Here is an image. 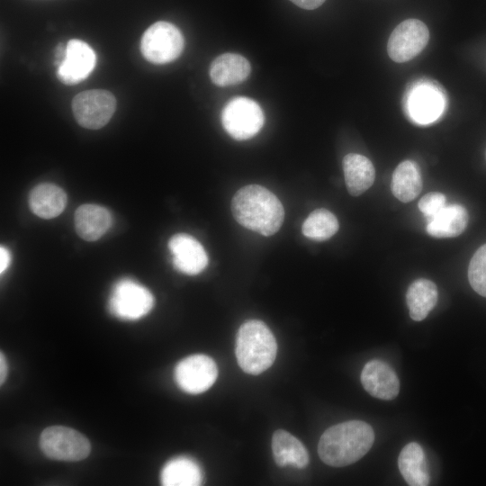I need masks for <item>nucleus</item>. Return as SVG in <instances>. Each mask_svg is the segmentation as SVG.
<instances>
[{
  "label": "nucleus",
  "mask_w": 486,
  "mask_h": 486,
  "mask_svg": "<svg viewBox=\"0 0 486 486\" xmlns=\"http://www.w3.org/2000/svg\"><path fill=\"white\" fill-rule=\"evenodd\" d=\"M231 212L240 225L263 236L276 233L284 219L280 200L259 184L240 188L232 198Z\"/></svg>",
  "instance_id": "nucleus-1"
},
{
  "label": "nucleus",
  "mask_w": 486,
  "mask_h": 486,
  "mask_svg": "<svg viewBox=\"0 0 486 486\" xmlns=\"http://www.w3.org/2000/svg\"><path fill=\"white\" fill-rule=\"evenodd\" d=\"M374 441L373 428L361 420H349L328 428L320 436L318 454L333 467L352 464L361 459Z\"/></svg>",
  "instance_id": "nucleus-2"
},
{
  "label": "nucleus",
  "mask_w": 486,
  "mask_h": 486,
  "mask_svg": "<svg viewBox=\"0 0 486 486\" xmlns=\"http://www.w3.org/2000/svg\"><path fill=\"white\" fill-rule=\"evenodd\" d=\"M235 353L238 364L245 373L259 374L274 362L275 338L263 321L248 320L238 330Z\"/></svg>",
  "instance_id": "nucleus-3"
},
{
  "label": "nucleus",
  "mask_w": 486,
  "mask_h": 486,
  "mask_svg": "<svg viewBox=\"0 0 486 486\" xmlns=\"http://www.w3.org/2000/svg\"><path fill=\"white\" fill-rule=\"evenodd\" d=\"M184 46V36L174 24L159 21L143 33L140 50L143 57L153 64H166L176 59Z\"/></svg>",
  "instance_id": "nucleus-4"
},
{
  "label": "nucleus",
  "mask_w": 486,
  "mask_h": 486,
  "mask_svg": "<svg viewBox=\"0 0 486 486\" xmlns=\"http://www.w3.org/2000/svg\"><path fill=\"white\" fill-rule=\"evenodd\" d=\"M223 128L237 140L251 139L265 123L260 105L253 99L238 96L230 100L220 114Z\"/></svg>",
  "instance_id": "nucleus-5"
},
{
  "label": "nucleus",
  "mask_w": 486,
  "mask_h": 486,
  "mask_svg": "<svg viewBox=\"0 0 486 486\" xmlns=\"http://www.w3.org/2000/svg\"><path fill=\"white\" fill-rule=\"evenodd\" d=\"M40 446L46 456L58 461H80L91 451L89 440L77 430L64 426L45 428L40 436Z\"/></svg>",
  "instance_id": "nucleus-6"
},
{
  "label": "nucleus",
  "mask_w": 486,
  "mask_h": 486,
  "mask_svg": "<svg viewBox=\"0 0 486 486\" xmlns=\"http://www.w3.org/2000/svg\"><path fill=\"white\" fill-rule=\"evenodd\" d=\"M154 306V297L142 284L124 278L112 290L109 310L115 317L124 320H137L146 316Z\"/></svg>",
  "instance_id": "nucleus-7"
},
{
  "label": "nucleus",
  "mask_w": 486,
  "mask_h": 486,
  "mask_svg": "<svg viewBox=\"0 0 486 486\" xmlns=\"http://www.w3.org/2000/svg\"><path fill=\"white\" fill-rule=\"evenodd\" d=\"M116 109L114 95L104 89H91L77 94L72 101L74 116L84 128L98 130L105 126Z\"/></svg>",
  "instance_id": "nucleus-8"
},
{
  "label": "nucleus",
  "mask_w": 486,
  "mask_h": 486,
  "mask_svg": "<svg viewBox=\"0 0 486 486\" xmlns=\"http://www.w3.org/2000/svg\"><path fill=\"white\" fill-rule=\"evenodd\" d=\"M429 31L420 20L410 18L398 24L387 42L389 57L395 62H407L418 56L427 46Z\"/></svg>",
  "instance_id": "nucleus-9"
},
{
  "label": "nucleus",
  "mask_w": 486,
  "mask_h": 486,
  "mask_svg": "<svg viewBox=\"0 0 486 486\" xmlns=\"http://www.w3.org/2000/svg\"><path fill=\"white\" fill-rule=\"evenodd\" d=\"M218 368L212 358L197 354L181 360L175 369V379L181 390L190 394H199L215 382Z\"/></svg>",
  "instance_id": "nucleus-10"
},
{
  "label": "nucleus",
  "mask_w": 486,
  "mask_h": 486,
  "mask_svg": "<svg viewBox=\"0 0 486 486\" xmlns=\"http://www.w3.org/2000/svg\"><path fill=\"white\" fill-rule=\"evenodd\" d=\"M445 94L440 86L431 81L418 82L408 94L410 116L418 123H429L437 119L445 108Z\"/></svg>",
  "instance_id": "nucleus-11"
},
{
  "label": "nucleus",
  "mask_w": 486,
  "mask_h": 486,
  "mask_svg": "<svg viewBox=\"0 0 486 486\" xmlns=\"http://www.w3.org/2000/svg\"><path fill=\"white\" fill-rule=\"evenodd\" d=\"M96 55L85 41L72 39L66 47L64 58L58 65L57 76L66 85H75L85 80L94 70Z\"/></svg>",
  "instance_id": "nucleus-12"
},
{
  "label": "nucleus",
  "mask_w": 486,
  "mask_h": 486,
  "mask_svg": "<svg viewBox=\"0 0 486 486\" xmlns=\"http://www.w3.org/2000/svg\"><path fill=\"white\" fill-rule=\"evenodd\" d=\"M168 248L175 268L183 274L195 275L207 266L208 256L204 248L191 235H174L168 241Z\"/></svg>",
  "instance_id": "nucleus-13"
},
{
  "label": "nucleus",
  "mask_w": 486,
  "mask_h": 486,
  "mask_svg": "<svg viewBox=\"0 0 486 486\" xmlns=\"http://www.w3.org/2000/svg\"><path fill=\"white\" fill-rule=\"evenodd\" d=\"M361 382L373 397L390 400L400 392V381L393 369L385 362L374 359L365 364L361 373Z\"/></svg>",
  "instance_id": "nucleus-14"
},
{
  "label": "nucleus",
  "mask_w": 486,
  "mask_h": 486,
  "mask_svg": "<svg viewBox=\"0 0 486 486\" xmlns=\"http://www.w3.org/2000/svg\"><path fill=\"white\" fill-rule=\"evenodd\" d=\"M112 219L110 212L97 204H83L75 213L76 231L86 241H95L111 228Z\"/></svg>",
  "instance_id": "nucleus-15"
},
{
  "label": "nucleus",
  "mask_w": 486,
  "mask_h": 486,
  "mask_svg": "<svg viewBox=\"0 0 486 486\" xmlns=\"http://www.w3.org/2000/svg\"><path fill=\"white\" fill-rule=\"evenodd\" d=\"M251 71L249 61L238 53H224L211 64L210 77L218 86L238 85L245 81Z\"/></svg>",
  "instance_id": "nucleus-16"
},
{
  "label": "nucleus",
  "mask_w": 486,
  "mask_h": 486,
  "mask_svg": "<svg viewBox=\"0 0 486 486\" xmlns=\"http://www.w3.org/2000/svg\"><path fill=\"white\" fill-rule=\"evenodd\" d=\"M467 223L468 212L463 205L446 204L428 220L427 232L434 238H453L462 234Z\"/></svg>",
  "instance_id": "nucleus-17"
},
{
  "label": "nucleus",
  "mask_w": 486,
  "mask_h": 486,
  "mask_svg": "<svg viewBox=\"0 0 486 486\" xmlns=\"http://www.w3.org/2000/svg\"><path fill=\"white\" fill-rule=\"evenodd\" d=\"M342 166L346 185L351 195H361L374 184L375 170L368 158L349 153L344 157Z\"/></svg>",
  "instance_id": "nucleus-18"
},
{
  "label": "nucleus",
  "mask_w": 486,
  "mask_h": 486,
  "mask_svg": "<svg viewBox=\"0 0 486 486\" xmlns=\"http://www.w3.org/2000/svg\"><path fill=\"white\" fill-rule=\"evenodd\" d=\"M67 201L65 191L50 183L36 185L29 196V205L32 212L42 219H52L58 216L64 211Z\"/></svg>",
  "instance_id": "nucleus-19"
},
{
  "label": "nucleus",
  "mask_w": 486,
  "mask_h": 486,
  "mask_svg": "<svg viewBox=\"0 0 486 486\" xmlns=\"http://www.w3.org/2000/svg\"><path fill=\"white\" fill-rule=\"evenodd\" d=\"M272 451L278 466L291 464L302 469L309 464V454L303 444L284 429H278L273 434Z\"/></svg>",
  "instance_id": "nucleus-20"
},
{
  "label": "nucleus",
  "mask_w": 486,
  "mask_h": 486,
  "mask_svg": "<svg viewBox=\"0 0 486 486\" xmlns=\"http://www.w3.org/2000/svg\"><path fill=\"white\" fill-rule=\"evenodd\" d=\"M399 470L410 486H426L429 484L425 453L416 442L406 445L398 458Z\"/></svg>",
  "instance_id": "nucleus-21"
},
{
  "label": "nucleus",
  "mask_w": 486,
  "mask_h": 486,
  "mask_svg": "<svg viewBox=\"0 0 486 486\" xmlns=\"http://www.w3.org/2000/svg\"><path fill=\"white\" fill-rule=\"evenodd\" d=\"M202 481L200 465L187 456L169 460L161 471V483L165 486H197Z\"/></svg>",
  "instance_id": "nucleus-22"
},
{
  "label": "nucleus",
  "mask_w": 486,
  "mask_h": 486,
  "mask_svg": "<svg viewBox=\"0 0 486 486\" xmlns=\"http://www.w3.org/2000/svg\"><path fill=\"white\" fill-rule=\"evenodd\" d=\"M391 188L400 202L414 200L422 190V177L418 164L412 160L400 162L392 174Z\"/></svg>",
  "instance_id": "nucleus-23"
},
{
  "label": "nucleus",
  "mask_w": 486,
  "mask_h": 486,
  "mask_svg": "<svg viewBox=\"0 0 486 486\" xmlns=\"http://www.w3.org/2000/svg\"><path fill=\"white\" fill-rule=\"evenodd\" d=\"M436 285L428 279H418L408 288L406 302L410 318L421 321L432 310L437 302Z\"/></svg>",
  "instance_id": "nucleus-24"
},
{
  "label": "nucleus",
  "mask_w": 486,
  "mask_h": 486,
  "mask_svg": "<svg viewBox=\"0 0 486 486\" xmlns=\"http://www.w3.org/2000/svg\"><path fill=\"white\" fill-rule=\"evenodd\" d=\"M338 230V219L331 212L323 208L310 213L302 227V234L316 241L327 240Z\"/></svg>",
  "instance_id": "nucleus-25"
},
{
  "label": "nucleus",
  "mask_w": 486,
  "mask_h": 486,
  "mask_svg": "<svg viewBox=\"0 0 486 486\" xmlns=\"http://www.w3.org/2000/svg\"><path fill=\"white\" fill-rule=\"evenodd\" d=\"M468 279L472 289L486 297V244L472 256L468 267Z\"/></svg>",
  "instance_id": "nucleus-26"
},
{
  "label": "nucleus",
  "mask_w": 486,
  "mask_h": 486,
  "mask_svg": "<svg viewBox=\"0 0 486 486\" xmlns=\"http://www.w3.org/2000/svg\"><path fill=\"white\" fill-rule=\"evenodd\" d=\"M446 205V198L441 193H428L418 202L419 211L428 219Z\"/></svg>",
  "instance_id": "nucleus-27"
},
{
  "label": "nucleus",
  "mask_w": 486,
  "mask_h": 486,
  "mask_svg": "<svg viewBox=\"0 0 486 486\" xmlns=\"http://www.w3.org/2000/svg\"><path fill=\"white\" fill-rule=\"evenodd\" d=\"M297 6L305 10H313L320 7L326 0H290Z\"/></svg>",
  "instance_id": "nucleus-28"
},
{
  "label": "nucleus",
  "mask_w": 486,
  "mask_h": 486,
  "mask_svg": "<svg viewBox=\"0 0 486 486\" xmlns=\"http://www.w3.org/2000/svg\"><path fill=\"white\" fill-rule=\"evenodd\" d=\"M11 262V254L9 250L4 247L1 246L0 248V273L3 274L7 267L9 266Z\"/></svg>",
  "instance_id": "nucleus-29"
},
{
  "label": "nucleus",
  "mask_w": 486,
  "mask_h": 486,
  "mask_svg": "<svg viewBox=\"0 0 486 486\" xmlns=\"http://www.w3.org/2000/svg\"><path fill=\"white\" fill-rule=\"evenodd\" d=\"M7 374V364L5 357L4 354L1 352L0 354V382L3 384V382L5 380Z\"/></svg>",
  "instance_id": "nucleus-30"
}]
</instances>
